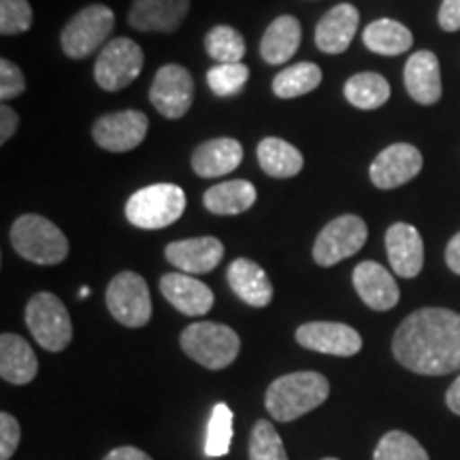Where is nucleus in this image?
<instances>
[{"instance_id":"f257e3e1","label":"nucleus","mask_w":460,"mask_h":460,"mask_svg":"<svg viewBox=\"0 0 460 460\" xmlns=\"http://www.w3.org/2000/svg\"><path fill=\"white\" fill-rule=\"evenodd\" d=\"M393 354L405 369L420 376L460 371V314L444 307L410 314L394 332Z\"/></svg>"},{"instance_id":"f03ea898","label":"nucleus","mask_w":460,"mask_h":460,"mask_svg":"<svg viewBox=\"0 0 460 460\" xmlns=\"http://www.w3.org/2000/svg\"><path fill=\"white\" fill-rule=\"evenodd\" d=\"M331 386L329 379L315 371L288 373L275 379L269 386L264 405L269 413L279 422H292V420L314 411L322 402L329 399Z\"/></svg>"},{"instance_id":"7ed1b4c3","label":"nucleus","mask_w":460,"mask_h":460,"mask_svg":"<svg viewBox=\"0 0 460 460\" xmlns=\"http://www.w3.org/2000/svg\"><path fill=\"white\" fill-rule=\"evenodd\" d=\"M11 245L34 264H60L68 256V239L48 217L37 214L20 216L11 226Z\"/></svg>"},{"instance_id":"20e7f679","label":"nucleus","mask_w":460,"mask_h":460,"mask_svg":"<svg viewBox=\"0 0 460 460\" xmlns=\"http://www.w3.org/2000/svg\"><path fill=\"white\" fill-rule=\"evenodd\" d=\"M186 211V192L175 183H154L141 188L126 203V217L132 226L160 230L175 224Z\"/></svg>"},{"instance_id":"39448f33","label":"nucleus","mask_w":460,"mask_h":460,"mask_svg":"<svg viewBox=\"0 0 460 460\" xmlns=\"http://www.w3.org/2000/svg\"><path fill=\"white\" fill-rule=\"evenodd\" d=\"M181 349L205 369H226L239 356V335L217 322H194L180 337Z\"/></svg>"},{"instance_id":"423d86ee","label":"nucleus","mask_w":460,"mask_h":460,"mask_svg":"<svg viewBox=\"0 0 460 460\" xmlns=\"http://www.w3.org/2000/svg\"><path fill=\"white\" fill-rule=\"evenodd\" d=\"M26 324L48 352H62L73 339V322L65 303L51 292H39L26 305Z\"/></svg>"},{"instance_id":"0eeeda50","label":"nucleus","mask_w":460,"mask_h":460,"mask_svg":"<svg viewBox=\"0 0 460 460\" xmlns=\"http://www.w3.org/2000/svg\"><path fill=\"white\" fill-rule=\"evenodd\" d=\"M115 26L113 11L105 4H90L73 15L60 34L62 51L73 60L94 54L111 37Z\"/></svg>"},{"instance_id":"6e6552de","label":"nucleus","mask_w":460,"mask_h":460,"mask_svg":"<svg viewBox=\"0 0 460 460\" xmlns=\"http://www.w3.org/2000/svg\"><path fill=\"white\" fill-rule=\"evenodd\" d=\"M107 309L119 324L128 329H141L152 318V298L149 288L141 275L122 271L107 286Z\"/></svg>"},{"instance_id":"1a4fd4ad","label":"nucleus","mask_w":460,"mask_h":460,"mask_svg":"<svg viewBox=\"0 0 460 460\" xmlns=\"http://www.w3.org/2000/svg\"><path fill=\"white\" fill-rule=\"evenodd\" d=\"M369 230L358 216H339L322 228L314 243V261L320 267H332V264L345 261V258L358 254L362 245L367 243Z\"/></svg>"},{"instance_id":"9d476101","label":"nucleus","mask_w":460,"mask_h":460,"mask_svg":"<svg viewBox=\"0 0 460 460\" xmlns=\"http://www.w3.org/2000/svg\"><path fill=\"white\" fill-rule=\"evenodd\" d=\"M143 49L132 39H113L101 49L94 65V79L102 90L118 92L141 75Z\"/></svg>"},{"instance_id":"9b49d317","label":"nucleus","mask_w":460,"mask_h":460,"mask_svg":"<svg viewBox=\"0 0 460 460\" xmlns=\"http://www.w3.org/2000/svg\"><path fill=\"white\" fill-rule=\"evenodd\" d=\"M194 99V79L188 68L180 65H164L154 77L149 88V101L169 119H180L190 111Z\"/></svg>"},{"instance_id":"f8f14e48","label":"nucleus","mask_w":460,"mask_h":460,"mask_svg":"<svg viewBox=\"0 0 460 460\" xmlns=\"http://www.w3.org/2000/svg\"><path fill=\"white\" fill-rule=\"evenodd\" d=\"M149 119L146 113L135 111H115L99 118V122L92 128V137L99 143V147L107 152H130V149L139 147L147 137Z\"/></svg>"},{"instance_id":"ddd939ff","label":"nucleus","mask_w":460,"mask_h":460,"mask_svg":"<svg viewBox=\"0 0 460 460\" xmlns=\"http://www.w3.org/2000/svg\"><path fill=\"white\" fill-rule=\"evenodd\" d=\"M424 158L418 147L410 146V143H394L377 154L373 160L369 175L373 186L379 190H393L399 186H405L418 172L422 171Z\"/></svg>"},{"instance_id":"4468645a","label":"nucleus","mask_w":460,"mask_h":460,"mask_svg":"<svg viewBox=\"0 0 460 460\" xmlns=\"http://www.w3.org/2000/svg\"><path fill=\"white\" fill-rule=\"evenodd\" d=\"M296 341L312 352L331 356H354L362 349V337L341 322H307L298 326Z\"/></svg>"},{"instance_id":"2eb2a0df","label":"nucleus","mask_w":460,"mask_h":460,"mask_svg":"<svg viewBox=\"0 0 460 460\" xmlns=\"http://www.w3.org/2000/svg\"><path fill=\"white\" fill-rule=\"evenodd\" d=\"M166 261L186 275H203L214 271L224 258V245L216 237H192L172 241L164 250Z\"/></svg>"},{"instance_id":"dca6fc26","label":"nucleus","mask_w":460,"mask_h":460,"mask_svg":"<svg viewBox=\"0 0 460 460\" xmlns=\"http://www.w3.org/2000/svg\"><path fill=\"white\" fill-rule=\"evenodd\" d=\"M190 0H135L128 24L139 32H175L186 20Z\"/></svg>"},{"instance_id":"f3484780","label":"nucleus","mask_w":460,"mask_h":460,"mask_svg":"<svg viewBox=\"0 0 460 460\" xmlns=\"http://www.w3.org/2000/svg\"><path fill=\"white\" fill-rule=\"evenodd\" d=\"M386 252L393 271L399 278L413 279L424 267L422 237L411 224L396 222L386 233Z\"/></svg>"},{"instance_id":"a211bd4d","label":"nucleus","mask_w":460,"mask_h":460,"mask_svg":"<svg viewBox=\"0 0 460 460\" xmlns=\"http://www.w3.org/2000/svg\"><path fill=\"white\" fill-rule=\"evenodd\" d=\"M160 292L177 312L183 315H205L214 307V292L211 288L186 273H166L160 279Z\"/></svg>"},{"instance_id":"6ab92c4d","label":"nucleus","mask_w":460,"mask_h":460,"mask_svg":"<svg viewBox=\"0 0 460 460\" xmlns=\"http://www.w3.org/2000/svg\"><path fill=\"white\" fill-rule=\"evenodd\" d=\"M352 281L362 303L367 307L376 309V312H388V309H393L399 303V286H396L394 278L382 264L373 261L360 262L354 269Z\"/></svg>"},{"instance_id":"aec40b11","label":"nucleus","mask_w":460,"mask_h":460,"mask_svg":"<svg viewBox=\"0 0 460 460\" xmlns=\"http://www.w3.org/2000/svg\"><path fill=\"white\" fill-rule=\"evenodd\" d=\"M360 24V13L354 4H337L315 26V45L324 54H343L352 43Z\"/></svg>"},{"instance_id":"412c9836","label":"nucleus","mask_w":460,"mask_h":460,"mask_svg":"<svg viewBox=\"0 0 460 460\" xmlns=\"http://www.w3.org/2000/svg\"><path fill=\"white\" fill-rule=\"evenodd\" d=\"M405 88L420 105H435L441 99L439 60L433 51H416L405 65Z\"/></svg>"},{"instance_id":"4be33fe9","label":"nucleus","mask_w":460,"mask_h":460,"mask_svg":"<svg viewBox=\"0 0 460 460\" xmlns=\"http://www.w3.org/2000/svg\"><path fill=\"white\" fill-rule=\"evenodd\" d=\"M243 160V147L237 139L222 137V139H211L200 143L192 154V169L199 177L214 180V177H224L234 169H239Z\"/></svg>"},{"instance_id":"5701e85b","label":"nucleus","mask_w":460,"mask_h":460,"mask_svg":"<svg viewBox=\"0 0 460 460\" xmlns=\"http://www.w3.org/2000/svg\"><path fill=\"white\" fill-rule=\"evenodd\" d=\"M226 279L230 290L252 307H267L273 301V286L269 281V275L264 273L261 264L250 261V258H237L230 264Z\"/></svg>"},{"instance_id":"b1692460","label":"nucleus","mask_w":460,"mask_h":460,"mask_svg":"<svg viewBox=\"0 0 460 460\" xmlns=\"http://www.w3.org/2000/svg\"><path fill=\"white\" fill-rule=\"evenodd\" d=\"M37 371L39 360L26 339L4 332L0 337V377L15 386H24L37 377Z\"/></svg>"},{"instance_id":"393cba45","label":"nucleus","mask_w":460,"mask_h":460,"mask_svg":"<svg viewBox=\"0 0 460 460\" xmlns=\"http://www.w3.org/2000/svg\"><path fill=\"white\" fill-rule=\"evenodd\" d=\"M301 45V24L296 17L279 15L271 22L261 43V56L267 65H281L296 54Z\"/></svg>"},{"instance_id":"a878e982","label":"nucleus","mask_w":460,"mask_h":460,"mask_svg":"<svg viewBox=\"0 0 460 460\" xmlns=\"http://www.w3.org/2000/svg\"><path fill=\"white\" fill-rule=\"evenodd\" d=\"M256 199L258 192L250 181L233 180L207 190L203 203L205 209L211 211L214 216H239L252 209Z\"/></svg>"},{"instance_id":"bb28decb","label":"nucleus","mask_w":460,"mask_h":460,"mask_svg":"<svg viewBox=\"0 0 460 460\" xmlns=\"http://www.w3.org/2000/svg\"><path fill=\"white\" fill-rule=\"evenodd\" d=\"M258 163L269 177L288 180L303 171V154L278 137H267L258 146Z\"/></svg>"},{"instance_id":"cd10ccee","label":"nucleus","mask_w":460,"mask_h":460,"mask_svg":"<svg viewBox=\"0 0 460 460\" xmlns=\"http://www.w3.org/2000/svg\"><path fill=\"white\" fill-rule=\"evenodd\" d=\"M362 43L367 49L379 56H401L413 45V34L410 28L394 20H376L362 32Z\"/></svg>"},{"instance_id":"c85d7f7f","label":"nucleus","mask_w":460,"mask_h":460,"mask_svg":"<svg viewBox=\"0 0 460 460\" xmlns=\"http://www.w3.org/2000/svg\"><path fill=\"white\" fill-rule=\"evenodd\" d=\"M343 94L349 105L373 111V109L384 107L388 102L390 84L377 73H358L345 82Z\"/></svg>"},{"instance_id":"c756f323","label":"nucleus","mask_w":460,"mask_h":460,"mask_svg":"<svg viewBox=\"0 0 460 460\" xmlns=\"http://www.w3.org/2000/svg\"><path fill=\"white\" fill-rule=\"evenodd\" d=\"M322 84V71L314 62H298L273 79V94L279 99H296L314 92Z\"/></svg>"},{"instance_id":"7c9ffc66","label":"nucleus","mask_w":460,"mask_h":460,"mask_svg":"<svg viewBox=\"0 0 460 460\" xmlns=\"http://www.w3.org/2000/svg\"><path fill=\"white\" fill-rule=\"evenodd\" d=\"M205 49L220 65H237L245 56V41L234 28L214 26L205 37Z\"/></svg>"},{"instance_id":"2f4dec72","label":"nucleus","mask_w":460,"mask_h":460,"mask_svg":"<svg viewBox=\"0 0 460 460\" xmlns=\"http://www.w3.org/2000/svg\"><path fill=\"white\" fill-rule=\"evenodd\" d=\"M230 441H233V411L226 402H217L209 418V427H207L205 454L209 458L226 456Z\"/></svg>"},{"instance_id":"473e14b6","label":"nucleus","mask_w":460,"mask_h":460,"mask_svg":"<svg viewBox=\"0 0 460 460\" xmlns=\"http://www.w3.org/2000/svg\"><path fill=\"white\" fill-rule=\"evenodd\" d=\"M373 460H429V454L411 435L390 430L379 439Z\"/></svg>"},{"instance_id":"72a5a7b5","label":"nucleus","mask_w":460,"mask_h":460,"mask_svg":"<svg viewBox=\"0 0 460 460\" xmlns=\"http://www.w3.org/2000/svg\"><path fill=\"white\" fill-rule=\"evenodd\" d=\"M247 79H250V68L243 62L237 65H216L207 73V85L216 96H234L245 88Z\"/></svg>"},{"instance_id":"f704fd0d","label":"nucleus","mask_w":460,"mask_h":460,"mask_svg":"<svg viewBox=\"0 0 460 460\" xmlns=\"http://www.w3.org/2000/svg\"><path fill=\"white\" fill-rule=\"evenodd\" d=\"M250 460H288L284 441L267 420H258L250 437Z\"/></svg>"},{"instance_id":"c9c22d12","label":"nucleus","mask_w":460,"mask_h":460,"mask_svg":"<svg viewBox=\"0 0 460 460\" xmlns=\"http://www.w3.org/2000/svg\"><path fill=\"white\" fill-rule=\"evenodd\" d=\"M32 9L28 0H0V32L13 37L31 31Z\"/></svg>"},{"instance_id":"e433bc0d","label":"nucleus","mask_w":460,"mask_h":460,"mask_svg":"<svg viewBox=\"0 0 460 460\" xmlns=\"http://www.w3.org/2000/svg\"><path fill=\"white\" fill-rule=\"evenodd\" d=\"M26 92V79L24 73L20 71V66H15L13 62H9L7 58L0 60V99L7 102L11 99H17Z\"/></svg>"},{"instance_id":"4c0bfd02","label":"nucleus","mask_w":460,"mask_h":460,"mask_svg":"<svg viewBox=\"0 0 460 460\" xmlns=\"http://www.w3.org/2000/svg\"><path fill=\"white\" fill-rule=\"evenodd\" d=\"M20 424L11 413H0V460H9L20 446Z\"/></svg>"},{"instance_id":"58836bf2","label":"nucleus","mask_w":460,"mask_h":460,"mask_svg":"<svg viewBox=\"0 0 460 460\" xmlns=\"http://www.w3.org/2000/svg\"><path fill=\"white\" fill-rule=\"evenodd\" d=\"M439 26L446 32L460 31V0H444L439 9Z\"/></svg>"},{"instance_id":"ea45409f","label":"nucleus","mask_w":460,"mask_h":460,"mask_svg":"<svg viewBox=\"0 0 460 460\" xmlns=\"http://www.w3.org/2000/svg\"><path fill=\"white\" fill-rule=\"evenodd\" d=\"M17 126H20V115L7 102H3V107H0V143L3 146L15 135Z\"/></svg>"},{"instance_id":"a19ab883","label":"nucleus","mask_w":460,"mask_h":460,"mask_svg":"<svg viewBox=\"0 0 460 460\" xmlns=\"http://www.w3.org/2000/svg\"><path fill=\"white\" fill-rule=\"evenodd\" d=\"M102 460H152V458H149L146 452L137 450V447L124 446V447H115V450L109 452Z\"/></svg>"},{"instance_id":"79ce46f5","label":"nucleus","mask_w":460,"mask_h":460,"mask_svg":"<svg viewBox=\"0 0 460 460\" xmlns=\"http://www.w3.org/2000/svg\"><path fill=\"white\" fill-rule=\"evenodd\" d=\"M446 262L450 271L460 275V233L454 234L446 247Z\"/></svg>"},{"instance_id":"37998d69","label":"nucleus","mask_w":460,"mask_h":460,"mask_svg":"<svg viewBox=\"0 0 460 460\" xmlns=\"http://www.w3.org/2000/svg\"><path fill=\"white\" fill-rule=\"evenodd\" d=\"M446 402H447V407H450V410L456 413V416H460V376L454 379L450 390H447Z\"/></svg>"},{"instance_id":"c03bdc74","label":"nucleus","mask_w":460,"mask_h":460,"mask_svg":"<svg viewBox=\"0 0 460 460\" xmlns=\"http://www.w3.org/2000/svg\"><path fill=\"white\" fill-rule=\"evenodd\" d=\"M90 295V290H88V288H82V290H79V296H82V298H85V296H88Z\"/></svg>"},{"instance_id":"a18cd8bd","label":"nucleus","mask_w":460,"mask_h":460,"mask_svg":"<svg viewBox=\"0 0 460 460\" xmlns=\"http://www.w3.org/2000/svg\"><path fill=\"white\" fill-rule=\"evenodd\" d=\"M322 460H339V458H322Z\"/></svg>"}]
</instances>
